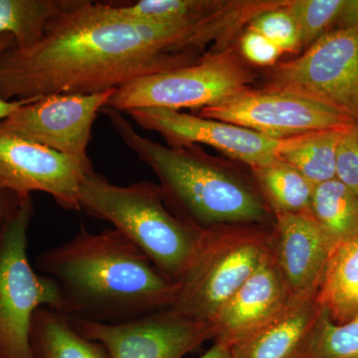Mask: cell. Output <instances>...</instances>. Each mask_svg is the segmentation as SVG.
I'll use <instances>...</instances> for the list:
<instances>
[{
	"instance_id": "cell-1",
	"label": "cell",
	"mask_w": 358,
	"mask_h": 358,
	"mask_svg": "<svg viewBox=\"0 0 358 358\" xmlns=\"http://www.w3.org/2000/svg\"><path fill=\"white\" fill-rule=\"evenodd\" d=\"M204 29L205 20L152 24L122 15L113 3L72 0L37 43L0 54V98L92 95L192 64L202 55Z\"/></svg>"
},
{
	"instance_id": "cell-2",
	"label": "cell",
	"mask_w": 358,
	"mask_h": 358,
	"mask_svg": "<svg viewBox=\"0 0 358 358\" xmlns=\"http://www.w3.org/2000/svg\"><path fill=\"white\" fill-rule=\"evenodd\" d=\"M60 294L58 312L70 319L115 324L173 306L178 282L114 228L84 227L36 259Z\"/></svg>"
},
{
	"instance_id": "cell-3",
	"label": "cell",
	"mask_w": 358,
	"mask_h": 358,
	"mask_svg": "<svg viewBox=\"0 0 358 358\" xmlns=\"http://www.w3.org/2000/svg\"><path fill=\"white\" fill-rule=\"evenodd\" d=\"M122 143L154 171L169 210L200 230L225 225L274 227L255 180L197 145L171 148L136 131L120 110L103 108Z\"/></svg>"
},
{
	"instance_id": "cell-4",
	"label": "cell",
	"mask_w": 358,
	"mask_h": 358,
	"mask_svg": "<svg viewBox=\"0 0 358 358\" xmlns=\"http://www.w3.org/2000/svg\"><path fill=\"white\" fill-rule=\"evenodd\" d=\"M79 204L92 217L112 224L173 282L185 273L203 232L169 210L159 185L150 181L117 185L93 171L80 187Z\"/></svg>"
},
{
	"instance_id": "cell-5",
	"label": "cell",
	"mask_w": 358,
	"mask_h": 358,
	"mask_svg": "<svg viewBox=\"0 0 358 358\" xmlns=\"http://www.w3.org/2000/svg\"><path fill=\"white\" fill-rule=\"evenodd\" d=\"M273 228L244 224L203 230L192 261L176 282L171 308L213 324L226 301L274 257Z\"/></svg>"
},
{
	"instance_id": "cell-6",
	"label": "cell",
	"mask_w": 358,
	"mask_h": 358,
	"mask_svg": "<svg viewBox=\"0 0 358 358\" xmlns=\"http://www.w3.org/2000/svg\"><path fill=\"white\" fill-rule=\"evenodd\" d=\"M33 214L32 197L18 199L0 223V358H33V315L39 308H60L57 285L37 274L28 260Z\"/></svg>"
},
{
	"instance_id": "cell-7",
	"label": "cell",
	"mask_w": 358,
	"mask_h": 358,
	"mask_svg": "<svg viewBox=\"0 0 358 358\" xmlns=\"http://www.w3.org/2000/svg\"><path fill=\"white\" fill-rule=\"evenodd\" d=\"M256 78L234 48H215L192 64L129 82L115 90L108 106L122 113L138 108L200 110L250 88Z\"/></svg>"
},
{
	"instance_id": "cell-8",
	"label": "cell",
	"mask_w": 358,
	"mask_h": 358,
	"mask_svg": "<svg viewBox=\"0 0 358 358\" xmlns=\"http://www.w3.org/2000/svg\"><path fill=\"white\" fill-rule=\"evenodd\" d=\"M261 89L331 106L355 117L358 28L326 33L300 57L271 66Z\"/></svg>"
},
{
	"instance_id": "cell-9",
	"label": "cell",
	"mask_w": 358,
	"mask_h": 358,
	"mask_svg": "<svg viewBox=\"0 0 358 358\" xmlns=\"http://www.w3.org/2000/svg\"><path fill=\"white\" fill-rule=\"evenodd\" d=\"M197 115L277 140L322 129L346 128L357 122L352 115L338 108L252 87L216 105L202 108Z\"/></svg>"
},
{
	"instance_id": "cell-10",
	"label": "cell",
	"mask_w": 358,
	"mask_h": 358,
	"mask_svg": "<svg viewBox=\"0 0 358 358\" xmlns=\"http://www.w3.org/2000/svg\"><path fill=\"white\" fill-rule=\"evenodd\" d=\"M70 320L85 338L101 343L109 358H183L215 338L213 324L190 319L171 308L115 324Z\"/></svg>"
},
{
	"instance_id": "cell-11",
	"label": "cell",
	"mask_w": 358,
	"mask_h": 358,
	"mask_svg": "<svg viewBox=\"0 0 358 358\" xmlns=\"http://www.w3.org/2000/svg\"><path fill=\"white\" fill-rule=\"evenodd\" d=\"M91 160L76 159L0 129V190L18 199L50 195L66 210L80 209L79 192L93 173Z\"/></svg>"
},
{
	"instance_id": "cell-12",
	"label": "cell",
	"mask_w": 358,
	"mask_h": 358,
	"mask_svg": "<svg viewBox=\"0 0 358 358\" xmlns=\"http://www.w3.org/2000/svg\"><path fill=\"white\" fill-rule=\"evenodd\" d=\"M115 91L44 96L14 110L0 122V129L60 154L90 162L88 147L94 122Z\"/></svg>"
},
{
	"instance_id": "cell-13",
	"label": "cell",
	"mask_w": 358,
	"mask_h": 358,
	"mask_svg": "<svg viewBox=\"0 0 358 358\" xmlns=\"http://www.w3.org/2000/svg\"><path fill=\"white\" fill-rule=\"evenodd\" d=\"M141 129L159 134L171 148L205 145L250 169L280 159L285 140L268 138L252 129L199 115L162 108H138L126 112Z\"/></svg>"
},
{
	"instance_id": "cell-14",
	"label": "cell",
	"mask_w": 358,
	"mask_h": 358,
	"mask_svg": "<svg viewBox=\"0 0 358 358\" xmlns=\"http://www.w3.org/2000/svg\"><path fill=\"white\" fill-rule=\"evenodd\" d=\"M338 244L310 212L275 214L274 258L292 296L315 299Z\"/></svg>"
},
{
	"instance_id": "cell-15",
	"label": "cell",
	"mask_w": 358,
	"mask_h": 358,
	"mask_svg": "<svg viewBox=\"0 0 358 358\" xmlns=\"http://www.w3.org/2000/svg\"><path fill=\"white\" fill-rule=\"evenodd\" d=\"M291 296L273 257L226 301L213 322L214 341L232 348L278 317Z\"/></svg>"
},
{
	"instance_id": "cell-16",
	"label": "cell",
	"mask_w": 358,
	"mask_h": 358,
	"mask_svg": "<svg viewBox=\"0 0 358 358\" xmlns=\"http://www.w3.org/2000/svg\"><path fill=\"white\" fill-rule=\"evenodd\" d=\"M320 308L315 299L291 296L274 320L231 348L232 358H308Z\"/></svg>"
},
{
	"instance_id": "cell-17",
	"label": "cell",
	"mask_w": 358,
	"mask_h": 358,
	"mask_svg": "<svg viewBox=\"0 0 358 358\" xmlns=\"http://www.w3.org/2000/svg\"><path fill=\"white\" fill-rule=\"evenodd\" d=\"M315 301L338 324L358 315V236L334 247Z\"/></svg>"
},
{
	"instance_id": "cell-18",
	"label": "cell",
	"mask_w": 358,
	"mask_h": 358,
	"mask_svg": "<svg viewBox=\"0 0 358 358\" xmlns=\"http://www.w3.org/2000/svg\"><path fill=\"white\" fill-rule=\"evenodd\" d=\"M29 343L33 358H109L101 343L85 338L67 315L48 307L33 315Z\"/></svg>"
},
{
	"instance_id": "cell-19",
	"label": "cell",
	"mask_w": 358,
	"mask_h": 358,
	"mask_svg": "<svg viewBox=\"0 0 358 358\" xmlns=\"http://www.w3.org/2000/svg\"><path fill=\"white\" fill-rule=\"evenodd\" d=\"M346 128L322 129L286 138L279 157L313 185L336 178V152Z\"/></svg>"
},
{
	"instance_id": "cell-20",
	"label": "cell",
	"mask_w": 358,
	"mask_h": 358,
	"mask_svg": "<svg viewBox=\"0 0 358 358\" xmlns=\"http://www.w3.org/2000/svg\"><path fill=\"white\" fill-rule=\"evenodd\" d=\"M273 214L310 212L315 185L281 159L251 169Z\"/></svg>"
},
{
	"instance_id": "cell-21",
	"label": "cell",
	"mask_w": 358,
	"mask_h": 358,
	"mask_svg": "<svg viewBox=\"0 0 358 358\" xmlns=\"http://www.w3.org/2000/svg\"><path fill=\"white\" fill-rule=\"evenodd\" d=\"M310 213L338 243L358 236V196L336 178L315 185Z\"/></svg>"
},
{
	"instance_id": "cell-22",
	"label": "cell",
	"mask_w": 358,
	"mask_h": 358,
	"mask_svg": "<svg viewBox=\"0 0 358 358\" xmlns=\"http://www.w3.org/2000/svg\"><path fill=\"white\" fill-rule=\"evenodd\" d=\"M72 0H0V34L13 35L15 47H31Z\"/></svg>"
},
{
	"instance_id": "cell-23",
	"label": "cell",
	"mask_w": 358,
	"mask_h": 358,
	"mask_svg": "<svg viewBox=\"0 0 358 358\" xmlns=\"http://www.w3.org/2000/svg\"><path fill=\"white\" fill-rule=\"evenodd\" d=\"M222 0H140L114 4L117 10L141 22L194 25L223 6Z\"/></svg>"
},
{
	"instance_id": "cell-24",
	"label": "cell",
	"mask_w": 358,
	"mask_h": 358,
	"mask_svg": "<svg viewBox=\"0 0 358 358\" xmlns=\"http://www.w3.org/2000/svg\"><path fill=\"white\" fill-rule=\"evenodd\" d=\"M308 358H358V315L338 324L320 308Z\"/></svg>"
},
{
	"instance_id": "cell-25",
	"label": "cell",
	"mask_w": 358,
	"mask_h": 358,
	"mask_svg": "<svg viewBox=\"0 0 358 358\" xmlns=\"http://www.w3.org/2000/svg\"><path fill=\"white\" fill-rule=\"evenodd\" d=\"M345 0H289L287 9L293 16L301 45L310 47L338 20Z\"/></svg>"
},
{
	"instance_id": "cell-26",
	"label": "cell",
	"mask_w": 358,
	"mask_h": 358,
	"mask_svg": "<svg viewBox=\"0 0 358 358\" xmlns=\"http://www.w3.org/2000/svg\"><path fill=\"white\" fill-rule=\"evenodd\" d=\"M275 7L254 18L247 28L260 33L270 40L282 53H296L301 50L300 32L287 4Z\"/></svg>"
},
{
	"instance_id": "cell-27",
	"label": "cell",
	"mask_w": 358,
	"mask_h": 358,
	"mask_svg": "<svg viewBox=\"0 0 358 358\" xmlns=\"http://www.w3.org/2000/svg\"><path fill=\"white\" fill-rule=\"evenodd\" d=\"M336 178L358 196V122L348 127L339 141Z\"/></svg>"
},
{
	"instance_id": "cell-28",
	"label": "cell",
	"mask_w": 358,
	"mask_h": 358,
	"mask_svg": "<svg viewBox=\"0 0 358 358\" xmlns=\"http://www.w3.org/2000/svg\"><path fill=\"white\" fill-rule=\"evenodd\" d=\"M240 50L248 62L258 66H273L282 52L260 33L247 28L240 38Z\"/></svg>"
},
{
	"instance_id": "cell-29",
	"label": "cell",
	"mask_w": 358,
	"mask_h": 358,
	"mask_svg": "<svg viewBox=\"0 0 358 358\" xmlns=\"http://www.w3.org/2000/svg\"><path fill=\"white\" fill-rule=\"evenodd\" d=\"M11 47H15V40H14L13 35L7 34V33L0 34V54L6 49L11 48ZM28 102H31V101H13V102H8V101L2 100L0 98V122L6 119L9 115L13 114L14 110H17L21 106Z\"/></svg>"
},
{
	"instance_id": "cell-30",
	"label": "cell",
	"mask_w": 358,
	"mask_h": 358,
	"mask_svg": "<svg viewBox=\"0 0 358 358\" xmlns=\"http://www.w3.org/2000/svg\"><path fill=\"white\" fill-rule=\"evenodd\" d=\"M336 22L339 29L358 28V0H345Z\"/></svg>"
},
{
	"instance_id": "cell-31",
	"label": "cell",
	"mask_w": 358,
	"mask_h": 358,
	"mask_svg": "<svg viewBox=\"0 0 358 358\" xmlns=\"http://www.w3.org/2000/svg\"><path fill=\"white\" fill-rule=\"evenodd\" d=\"M199 358H232L231 357V348L225 343L215 341L214 345L206 350L203 355H200Z\"/></svg>"
},
{
	"instance_id": "cell-32",
	"label": "cell",
	"mask_w": 358,
	"mask_h": 358,
	"mask_svg": "<svg viewBox=\"0 0 358 358\" xmlns=\"http://www.w3.org/2000/svg\"><path fill=\"white\" fill-rule=\"evenodd\" d=\"M17 199L18 197L14 196L13 194L0 190V223Z\"/></svg>"
},
{
	"instance_id": "cell-33",
	"label": "cell",
	"mask_w": 358,
	"mask_h": 358,
	"mask_svg": "<svg viewBox=\"0 0 358 358\" xmlns=\"http://www.w3.org/2000/svg\"><path fill=\"white\" fill-rule=\"evenodd\" d=\"M355 120H357V122H358V93H357V102H355Z\"/></svg>"
}]
</instances>
